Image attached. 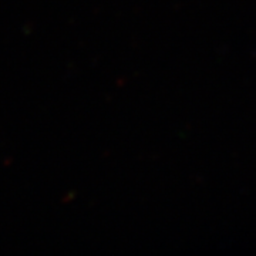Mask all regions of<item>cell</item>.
Returning <instances> with one entry per match:
<instances>
[]
</instances>
